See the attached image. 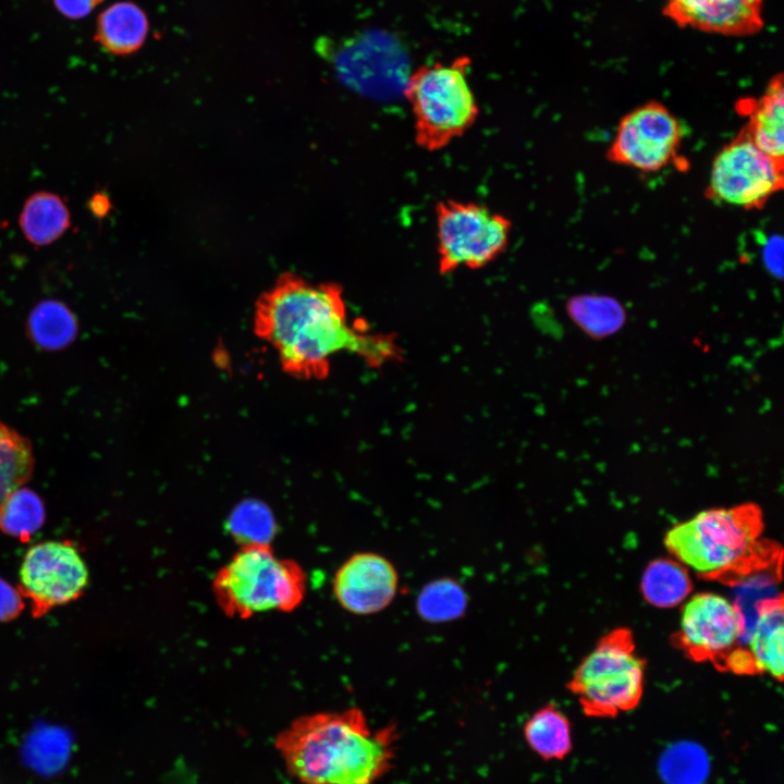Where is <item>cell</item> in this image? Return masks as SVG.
<instances>
[{
    "mask_svg": "<svg viewBox=\"0 0 784 784\" xmlns=\"http://www.w3.org/2000/svg\"><path fill=\"white\" fill-rule=\"evenodd\" d=\"M397 731L371 730L356 707L295 718L273 745L301 784H375L392 768Z\"/></svg>",
    "mask_w": 784,
    "mask_h": 784,
    "instance_id": "obj_2",
    "label": "cell"
},
{
    "mask_svg": "<svg viewBox=\"0 0 784 784\" xmlns=\"http://www.w3.org/2000/svg\"><path fill=\"white\" fill-rule=\"evenodd\" d=\"M469 60L424 64L413 71L403 95L413 117L414 140L437 152L464 136L476 123L479 107L467 79Z\"/></svg>",
    "mask_w": 784,
    "mask_h": 784,
    "instance_id": "obj_5",
    "label": "cell"
},
{
    "mask_svg": "<svg viewBox=\"0 0 784 784\" xmlns=\"http://www.w3.org/2000/svg\"><path fill=\"white\" fill-rule=\"evenodd\" d=\"M24 608L21 593L0 578V622H9L20 615Z\"/></svg>",
    "mask_w": 784,
    "mask_h": 784,
    "instance_id": "obj_27",
    "label": "cell"
},
{
    "mask_svg": "<svg viewBox=\"0 0 784 784\" xmlns=\"http://www.w3.org/2000/svg\"><path fill=\"white\" fill-rule=\"evenodd\" d=\"M399 573L393 563L376 552H357L336 569L332 590L345 611L371 615L385 610L399 591Z\"/></svg>",
    "mask_w": 784,
    "mask_h": 784,
    "instance_id": "obj_12",
    "label": "cell"
},
{
    "mask_svg": "<svg viewBox=\"0 0 784 784\" xmlns=\"http://www.w3.org/2000/svg\"><path fill=\"white\" fill-rule=\"evenodd\" d=\"M70 224L66 205L49 192H38L28 197L20 216V226L26 240L37 246L57 241Z\"/></svg>",
    "mask_w": 784,
    "mask_h": 784,
    "instance_id": "obj_17",
    "label": "cell"
},
{
    "mask_svg": "<svg viewBox=\"0 0 784 784\" xmlns=\"http://www.w3.org/2000/svg\"><path fill=\"white\" fill-rule=\"evenodd\" d=\"M784 161L757 147L742 128L714 156L706 197L747 211L764 207L782 191Z\"/></svg>",
    "mask_w": 784,
    "mask_h": 784,
    "instance_id": "obj_8",
    "label": "cell"
},
{
    "mask_svg": "<svg viewBox=\"0 0 784 784\" xmlns=\"http://www.w3.org/2000/svg\"><path fill=\"white\" fill-rule=\"evenodd\" d=\"M253 323L284 372L297 379H324L331 358L342 352L356 354L372 367L400 357L390 334H372L366 323L348 322L339 284H313L290 272L260 295Z\"/></svg>",
    "mask_w": 784,
    "mask_h": 784,
    "instance_id": "obj_1",
    "label": "cell"
},
{
    "mask_svg": "<svg viewBox=\"0 0 784 784\" xmlns=\"http://www.w3.org/2000/svg\"><path fill=\"white\" fill-rule=\"evenodd\" d=\"M230 525L237 537L244 534L243 544L254 543L253 532L256 542H267L265 536H270L273 520L268 507L256 501H247L240 504L231 516Z\"/></svg>",
    "mask_w": 784,
    "mask_h": 784,
    "instance_id": "obj_26",
    "label": "cell"
},
{
    "mask_svg": "<svg viewBox=\"0 0 784 784\" xmlns=\"http://www.w3.org/2000/svg\"><path fill=\"white\" fill-rule=\"evenodd\" d=\"M764 0H665L662 14L681 28L748 37L764 27Z\"/></svg>",
    "mask_w": 784,
    "mask_h": 784,
    "instance_id": "obj_13",
    "label": "cell"
},
{
    "mask_svg": "<svg viewBox=\"0 0 784 784\" xmlns=\"http://www.w3.org/2000/svg\"><path fill=\"white\" fill-rule=\"evenodd\" d=\"M758 506L710 509L674 525L664 537L672 556L705 578L738 579L768 566L774 549L761 539Z\"/></svg>",
    "mask_w": 784,
    "mask_h": 784,
    "instance_id": "obj_3",
    "label": "cell"
},
{
    "mask_svg": "<svg viewBox=\"0 0 784 784\" xmlns=\"http://www.w3.org/2000/svg\"><path fill=\"white\" fill-rule=\"evenodd\" d=\"M783 599L779 597L760 609L743 641L748 644L756 672L777 681L783 678Z\"/></svg>",
    "mask_w": 784,
    "mask_h": 784,
    "instance_id": "obj_15",
    "label": "cell"
},
{
    "mask_svg": "<svg viewBox=\"0 0 784 784\" xmlns=\"http://www.w3.org/2000/svg\"><path fill=\"white\" fill-rule=\"evenodd\" d=\"M45 515L44 502L36 492L16 488L0 504V530L26 541L42 526Z\"/></svg>",
    "mask_w": 784,
    "mask_h": 784,
    "instance_id": "obj_22",
    "label": "cell"
},
{
    "mask_svg": "<svg viewBox=\"0 0 784 784\" xmlns=\"http://www.w3.org/2000/svg\"><path fill=\"white\" fill-rule=\"evenodd\" d=\"M645 662L636 653L632 634L615 629L602 637L568 683L589 716L612 718L639 703L644 691Z\"/></svg>",
    "mask_w": 784,
    "mask_h": 784,
    "instance_id": "obj_6",
    "label": "cell"
},
{
    "mask_svg": "<svg viewBox=\"0 0 784 784\" xmlns=\"http://www.w3.org/2000/svg\"><path fill=\"white\" fill-rule=\"evenodd\" d=\"M438 271L477 270L497 260L507 248L513 223L489 206L441 199L434 206Z\"/></svg>",
    "mask_w": 784,
    "mask_h": 784,
    "instance_id": "obj_7",
    "label": "cell"
},
{
    "mask_svg": "<svg viewBox=\"0 0 784 784\" xmlns=\"http://www.w3.org/2000/svg\"><path fill=\"white\" fill-rule=\"evenodd\" d=\"M744 636V623L735 604L714 592H699L685 601L678 641L696 661L721 662Z\"/></svg>",
    "mask_w": 784,
    "mask_h": 784,
    "instance_id": "obj_11",
    "label": "cell"
},
{
    "mask_svg": "<svg viewBox=\"0 0 784 784\" xmlns=\"http://www.w3.org/2000/svg\"><path fill=\"white\" fill-rule=\"evenodd\" d=\"M567 309L583 328L598 334L615 330L624 320L620 304L607 296H576L568 302Z\"/></svg>",
    "mask_w": 784,
    "mask_h": 784,
    "instance_id": "obj_25",
    "label": "cell"
},
{
    "mask_svg": "<svg viewBox=\"0 0 784 784\" xmlns=\"http://www.w3.org/2000/svg\"><path fill=\"white\" fill-rule=\"evenodd\" d=\"M32 468L33 458L26 440L0 422V504L26 482Z\"/></svg>",
    "mask_w": 784,
    "mask_h": 784,
    "instance_id": "obj_23",
    "label": "cell"
},
{
    "mask_svg": "<svg viewBox=\"0 0 784 784\" xmlns=\"http://www.w3.org/2000/svg\"><path fill=\"white\" fill-rule=\"evenodd\" d=\"M524 737L543 760H562L572 750L569 721L553 703L532 713L524 725Z\"/></svg>",
    "mask_w": 784,
    "mask_h": 784,
    "instance_id": "obj_19",
    "label": "cell"
},
{
    "mask_svg": "<svg viewBox=\"0 0 784 784\" xmlns=\"http://www.w3.org/2000/svg\"><path fill=\"white\" fill-rule=\"evenodd\" d=\"M468 596L463 586L453 578L434 579L422 587L416 599L419 617L428 623L440 624L464 616Z\"/></svg>",
    "mask_w": 784,
    "mask_h": 784,
    "instance_id": "obj_21",
    "label": "cell"
},
{
    "mask_svg": "<svg viewBox=\"0 0 784 784\" xmlns=\"http://www.w3.org/2000/svg\"><path fill=\"white\" fill-rule=\"evenodd\" d=\"M682 140L677 117L662 102L650 100L621 118L607 158L618 166L653 173L677 158Z\"/></svg>",
    "mask_w": 784,
    "mask_h": 784,
    "instance_id": "obj_9",
    "label": "cell"
},
{
    "mask_svg": "<svg viewBox=\"0 0 784 784\" xmlns=\"http://www.w3.org/2000/svg\"><path fill=\"white\" fill-rule=\"evenodd\" d=\"M660 771L669 784H700L709 771L706 751L694 743H677L662 756Z\"/></svg>",
    "mask_w": 784,
    "mask_h": 784,
    "instance_id": "obj_24",
    "label": "cell"
},
{
    "mask_svg": "<svg viewBox=\"0 0 784 784\" xmlns=\"http://www.w3.org/2000/svg\"><path fill=\"white\" fill-rule=\"evenodd\" d=\"M724 669H727L737 674H752L757 673L754 660L747 648L743 646H736L728 651L725 657L721 660Z\"/></svg>",
    "mask_w": 784,
    "mask_h": 784,
    "instance_id": "obj_28",
    "label": "cell"
},
{
    "mask_svg": "<svg viewBox=\"0 0 784 784\" xmlns=\"http://www.w3.org/2000/svg\"><path fill=\"white\" fill-rule=\"evenodd\" d=\"M212 595L225 616L247 620L268 611L290 613L306 596L307 575L269 542L246 543L216 573Z\"/></svg>",
    "mask_w": 784,
    "mask_h": 784,
    "instance_id": "obj_4",
    "label": "cell"
},
{
    "mask_svg": "<svg viewBox=\"0 0 784 784\" xmlns=\"http://www.w3.org/2000/svg\"><path fill=\"white\" fill-rule=\"evenodd\" d=\"M763 260L768 269L773 274H782V240L779 236H772L768 240L763 248Z\"/></svg>",
    "mask_w": 784,
    "mask_h": 784,
    "instance_id": "obj_30",
    "label": "cell"
},
{
    "mask_svg": "<svg viewBox=\"0 0 784 784\" xmlns=\"http://www.w3.org/2000/svg\"><path fill=\"white\" fill-rule=\"evenodd\" d=\"M89 209L97 217H103L110 210L109 198L101 193L95 194L89 200Z\"/></svg>",
    "mask_w": 784,
    "mask_h": 784,
    "instance_id": "obj_31",
    "label": "cell"
},
{
    "mask_svg": "<svg viewBox=\"0 0 784 784\" xmlns=\"http://www.w3.org/2000/svg\"><path fill=\"white\" fill-rule=\"evenodd\" d=\"M149 25L146 13L137 4L120 1L108 7L97 22V39L114 54L137 51L146 40Z\"/></svg>",
    "mask_w": 784,
    "mask_h": 784,
    "instance_id": "obj_16",
    "label": "cell"
},
{
    "mask_svg": "<svg viewBox=\"0 0 784 784\" xmlns=\"http://www.w3.org/2000/svg\"><path fill=\"white\" fill-rule=\"evenodd\" d=\"M77 321L70 308L54 299L39 303L27 319V331L35 344L56 351L70 345L77 334Z\"/></svg>",
    "mask_w": 784,
    "mask_h": 784,
    "instance_id": "obj_20",
    "label": "cell"
},
{
    "mask_svg": "<svg viewBox=\"0 0 784 784\" xmlns=\"http://www.w3.org/2000/svg\"><path fill=\"white\" fill-rule=\"evenodd\" d=\"M20 589L30 601L35 617L78 599L89 573L79 551L70 541H45L25 553L19 572Z\"/></svg>",
    "mask_w": 784,
    "mask_h": 784,
    "instance_id": "obj_10",
    "label": "cell"
},
{
    "mask_svg": "<svg viewBox=\"0 0 784 784\" xmlns=\"http://www.w3.org/2000/svg\"><path fill=\"white\" fill-rule=\"evenodd\" d=\"M783 74H775L759 98H742L736 106L748 117L743 127L751 142L772 158L784 161Z\"/></svg>",
    "mask_w": 784,
    "mask_h": 784,
    "instance_id": "obj_14",
    "label": "cell"
},
{
    "mask_svg": "<svg viewBox=\"0 0 784 784\" xmlns=\"http://www.w3.org/2000/svg\"><path fill=\"white\" fill-rule=\"evenodd\" d=\"M640 588L648 603L669 609L687 600L693 583L687 567L681 562L674 558H660L647 565Z\"/></svg>",
    "mask_w": 784,
    "mask_h": 784,
    "instance_id": "obj_18",
    "label": "cell"
},
{
    "mask_svg": "<svg viewBox=\"0 0 784 784\" xmlns=\"http://www.w3.org/2000/svg\"><path fill=\"white\" fill-rule=\"evenodd\" d=\"M102 0H54L59 11L68 17L78 19L87 15Z\"/></svg>",
    "mask_w": 784,
    "mask_h": 784,
    "instance_id": "obj_29",
    "label": "cell"
}]
</instances>
